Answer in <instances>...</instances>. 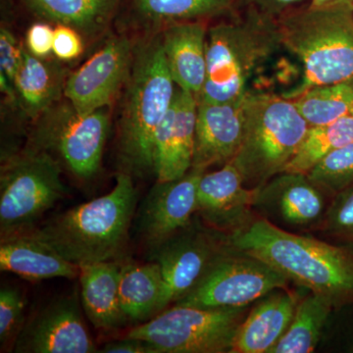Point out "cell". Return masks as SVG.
Wrapping results in <instances>:
<instances>
[{"instance_id": "obj_24", "label": "cell", "mask_w": 353, "mask_h": 353, "mask_svg": "<svg viewBox=\"0 0 353 353\" xmlns=\"http://www.w3.org/2000/svg\"><path fill=\"white\" fill-rule=\"evenodd\" d=\"M34 15L85 34L101 31L113 17L121 0H24Z\"/></svg>"}, {"instance_id": "obj_1", "label": "cell", "mask_w": 353, "mask_h": 353, "mask_svg": "<svg viewBox=\"0 0 353 353\" xmlns=\"http://www.w3.org/2000/svg\"><path fill=\"white\" fill-rule=\"evenodd\" d=\"M228 248L250 255L336 306L353 301V252L289 233L261 218L234 231Z\"/></svg>"}, {"instance_id": "obj_21", "label": "cell", "mask_w": 353, "mask_h": 353, "mask_svg": "<svg viewBox=\"0 0 353 353\" xmlns=\"http://www.w3.org/2000/svg\"><path fill=\"white\" fill-rule=\"evenodd\" d=\"M0 269L34 282L52 278L77 279L81 272L78 265L62 257L32 230L1 239Z\"/></svg>"}, {"instance_id": "obj_12", "label": "cell", "mask_w": 353, "mask_h": 353, "mask_svg": "<svg viewBox=\"0 0 353 353\" xmlns=\"http://www.w3.org/2000/svg\"><path fill=\"white\" fill-rule=\"evenodd\" d=\"M134 50L124 37L109 39L67 78L64 95L77 113L94 112L112 102L129 78Z\"/></svg>"}, {"instance_id": "obj_3", "label": "cell", "mask_w": 353, "mask_h": 353, "mask_svg": "<svg viewBox=\"0 0 353 353\" xmlns=\"http://www.w3.org/2000/svg\"><path fill=\"white\" fill-rule=\"evenodd\" d=\"M167 66L161 37L134 50L119 123L120 160L125 173H154L155 134L176 90Z\"/></svg>"}, {"instance_id": "obj_34", "label": "cell", "mask_w": 353, "mask_h": 353, "mask_svg": "<svg viewBox=\"0 0 353 353\" xmlns=\"http://www.w3.org/2000/svg\"><path fill=\"white\" fill-rule=\"evenodd\" d=\"M83 51V39L80 32L68 26L57 25L54 28L53 53L63 61L76 59Z\"/></svg>"}, {"instance_id": "obj_30", "label": "cell", "mask_w": 353, "mask_h": 353, "mask_svg": "<svg viewBox=\"0 0 353 353\" xmlns=\"http://www.w3.org/2000/svg\"><path fill=\"white\" fill-rule=\"evenodd\" d=\"M323 192L336 196L353 185V141L323 158L307 174Z\"/></svg>"}, {"instance_id": "obj_36", "label": "cell", "mask_w": 353, "mask_h": 353, "mask_svg": "<svg viewBox=\"0 0 353 353\" xmlns=\"http://www.w3.org/2000/svg\"><path fill=\"white\" fill-rule=\"evenodd\" d=\"M303 0H248V7L255 9L259 12L279 19L285 14L294 10L297 4Z\"/></svg>"}, {"instance_id": "obj_22", "label": "cell", "mask_w": 353, "mask_h": 353, "mask_svg": "<svg viewBox=\"0 0 353 353\" xmlns=\"http://www.w3.org/2000/svg\"><path fill=\"white\" fill-rule=\"evenodd\" d=\"M80 269L81 301L88 320L97 329L118 328L127 320L119 297L122 265L116 260L83 265Z\"/></svg>"}, {"instance_id": "obj_17", "label": "cell", "mask_w": 353, "mask_h": 353, "mask_svg": "<svg viewBox=\"0 0 353 353\" xmlns=\"http://www.w3.org/2000/svg\"><path fill=\"white\" fill-rule=\"evenodd\" d=\"M226 103H197L192 169L205 172L236 157L243 131V99Z\"/></svg>"}, {"instance_id": "obj_19", "label": "cell", "mask_w": 353, "mask_h": 353, "mask_svg": "<svg viewBox=\"0 0 353 353\" xmlns=\"http://www.w3.org/2000/svg\"><path fill=\"white\" fill-rule=\"evenodd\" d=\"M299 299L283 289L262 299L241 323L230 353H270L289 328Z\"/></svg>"}, {"instance_id": "obj_9", "label": "cell", "mask_w": 353, "mask_h": 353, "mask_svg": "<svg viewBox=\"0 0 353 353\" xmlns=\"http://www.w3.org/2000/svg\"><path fill=\"white\" fill-rule=\"evenodd\" d=\"M288 280L261 260L223 250L189 294L173 305L199 308L243 307L279 289Z\"/></svg>"}, {"instance_id": "obj_38", "label": "cell", "mask_w": 353, "mask_h": 353, "mask_svg": "<svg viewBox=\"0 0 353 353\" xmlns=\"http://www.w3.org/2000/svg\"><path fill=\"white\" fill-rule=\"evenodd\" d=\"M353 6V0H311V8H330V7Z\"/></svg>"}, {"instance_id": "obj_35", "label": "cell", "mask_w": 353, "mask_h": 353, "mask_svg": "<svg viewBox=\"0 0 353 353\" xmlns=\"http://www.w3.org/2000/svg\"><path fill=\"white\" fill-rule=\"evenodd\" d=\"M54 29L48 23H34L26 34L27 50L34 57L46 58L53 52Z\"/></svg>"}, {"instance_id": "obj_11", "label": "cell", "mask_w": 353, "mask_h": 353, "mask_svg": "<svg viewBox=\"0 0 353 353\" xmlns=\"http://www.w3.org/2000/svg\"><path fill=\"white\" fill-rule=\"evenodd\" d=\"M77 287L68 294L53 299L27 320L15 345L18 353L97 352L81 310Z\"/></svg>"}, {"instance_id": "obj_32", "label": "cell", "mask_w": 353, "mask_h": 353, "mask_svg": "<svg viewBox=\"0 0 353 353\" xmlns=\"http://www.w3.org/2000/svg\"><path fill=\"white\" fill-rule=\"evenodd\" d=\"M321 224L325 233L353 245V185L334 196Z\"/></svg>"}, {"instance_id": "obj_20", "label": "cell", "mask_w": 353, "mask_h": 353, "mask_svg": "<svg viewBox=\"0 0 353 353\" xmlns=\"http://www.w3.org/2000/svg\"><path fill=\"white\" fill-rule=\"evenodd\" d=\"M208 30L201 20L169 25L162 48L174 83L199 99L206 78Z\"/></svg>"}, {"instance_id": "obj_13", "label": "cell", "mask_w": 353, "mask_h": 353, "mask_svg": "<svg viewBox=\"0 0 353 353\" xmlns=\"http://www.w3.org/2000/svg\"><path fill=\"white\" fill-rule=\"evenodd\" d=\"M222 250L214 236L192 225L150 248V259L159 264L163 276L157 314L189 294Z\"/></svg>"}, {"instance_id": "obj_6", "label": "cell", "mask_w": 353, "mask_h": 353, "mask_svg": "<svg viewBox=\"0 0 353 353\" xmlns=\"http://www.w3.org/2000/svg\"><path fill=\"white\" fill-rule=\"evenodd\" d=\"M243 115V138L231 162L246 187L259 188L285 171L309 126L294 101L275 95L248 92Z\"/></svg>"}, {"instance_id": "obj_15", "label": "cell", "mask_w": 353, "mask_h": 353, "mask_svg": "<svg viewBox=\"0 0 353 353\" xmlns=\"http://www.w3.org/2000/svg\"><path fill=\"white\" fill-rule=\"evenodd\" d=\"M259 188H248L232 162L199 179L196 213L216 232L232 233L243 226L250 209L255 206Z\"/></svg>"}, {"instance_id": "obj_23", "label": "cell", "mask_w": 353, "mask_h": 353, "mask_svg": "<svg viewBox=\"0 0 353 353\" xmlns=\"http://www.w3.org/2000/svg\"><path fill=\"white\" fill-rule=\"evenodd\" d=\"M66 81L65 70L59 64L34 57L24 46L14 85L20 106L29 117L36 119L48 112L64 94Z\"/></svg>"}, {"instance_id": "obj_18", "label": "cell", "mask_w": 353, "mask_h": 353, "mask_svg": "<svg viewBox=\"0 0 353 353\" xmlns=\"http://www.w3.org/2000/svg\"><path fill=\"white\" fill-rule=\"evenodd\" d=\"M323 194L305 174L283 172L259 187L255 206L292 226H311L321 223L326 212Z\"/></svg>"}, {"instance_id": "obj_14", "label": "cell", "mask_w": 353, "mask_h": 353, "mask_svg": "<svg viewBox=\"0 0 353 353\" xmlns=\"http://www.w3.org/2000/svg\"><path fill=\"white\" fill-rule=\"evenodd\" d=\"M204 172L190 169L182 178L157 182L139 209L138 232L150 248L161 245L192 225L196 192Z\"/></svg>"}, {"instance_id": "obj_2", "label": "cell", "mask_w": 353, "mask_h": 353, "mask_svg": "<svg viewBox=\"0 0 353 353\" xmlns=\"http://www.w3.org/2000/svg\"><path fill=\"white\" fill-rule=\"evenodd\" d=\"M137 197L132 176L121 172L108 194L54 216L32 231L79 267L116 261L129 243Z\"/></svg>"}, {"instance_id": "obj_8", "label": "cell", "mask_w": 353, "mask_h": 353, "mask_svg": "<svg viewBox=\"0 0 353 353\" xmlns=\"http://www.w3.org/2000/svg\"><path fill=\"white\" fill-rule=\"evenodd\" d=\"M248 306L199 308L173 305L132 329L129 338L148 341L157 353L229 352Z\"/></svg>"}, {"instance_id": "obj_16", "label": "cell", "mask_w": 353, "mask_h": 353, "mask_svg": "<svg viewBox=\"0 0 353 353\" xmlns=\"http://www.w3.org/2000/svg\"><path fill=\"white\" fill-rule=\"evenodd\" d=\"M196 95L178 90L155 134L154 174L157 182L182 178L192 169L197 115Z\"/></svg>"}, {"instance_id": "obj_28", "label": "cell", "mask_w": 353, "mask_h": 353, "mask_svg": "<svg viewBox=\"0 0 353 353\" xmlns=\"http://www.w3.org/2000/svg\"><path fill=\"white\" fill-rule=\"evenodd\" d=\"M294 102L309 127L336 122L352 113L353 77L341 82L309 88Z\"/></svg>"}, {"instance_id": "obj_10", "label": "cell", "mask_w": 353, "mask_h": 353, "mask_svg": "<svg viewBox=\"0 0 353 353\" xmlns=\"http://www.w3.org/2000/svg\"><path fill=\"white\" fill-rule=\"evenodd\" d=\"M108 132L104 108L79 114L71 106L41 121L30 145L57 153L76 178L90 180L101 169Z\"/></svg>"}, {"instance_id": "obj_33", "label": "cell", "mask_w": 353, "mask_h": 353, "mask_svg": "<svg viewBox=\"0 0 353 353\" xmlns=\"http://www.w3.org/2000/svg\"><path fill=\"white\" fill-rule=\"evenodd\" d=\"M23 48L24 46L18 43L12 32L2 27L0 30V72L13 83L22 63Z\"/></svg>"}, {"instance_id": "obj_31", "label": "cell", "mask_w": 353, "mask_h": 353, "mask_svg": "<svg viewBox=\"0 0 353 353\" xmlns=\"http://www.w3.org/2000/svg\"><path fill=\"white\" fill-rule=\"evenodd\" d=\"M26 301L19 290L2 287L0 290V343L2 352L14 350L16 341L24 328Z\"/></svg>"}, {"instance_id": "obj_37", "label": "cell", "mask_w": 353, "mask_h": 353, "mask_svg": "<svg viewBox=\"0 0 353 353\" xmlns=\"http://www.w3.org/2000/svg\"><path fill=\"white\" fill-rule=\"evenodd\" d=\"M101 352L106 353H157L155 348L148 341L125 336L104 345Z\"/></svg>"}, {"instance_id": "obj_5", "label": "cell", "mask_w": 353, "mask_h": 353, "mask_svg": "<svg viewBox=\"0 0 353 353\" xmlns=\"http://www.w3.org/2000/svg\"><path fill=\"white\" fill-rule=\"evenodd\" d=\"M277 21L283 48L303 69V81L290 99L309 88L353 77V6H308Z\"/></svg>"}, {"instance_id": "obj_4", "label": "cell", "mask_w": 353, "mask_h": 353, "mask_svg": "<svg viewBox=\"0 0 353 353\" xmlns=\"http://www.w3.org/2000/svg\"><path fill=\"white\" fill-rule=\"evenodd\" d=\"M283 48L277 19L248 7L245 15L211 27L206 39V78L197 101L243 99L256 70Z\"/></svg>"}, {"instance_id": "obj_26", "label": "cell", "mask_w": 353, "mask_h": 353, "mask_svg": "<svg viewBox=\"0 0 353 353\" xmlns=\"http://www.w3.org/2000/svg\"><path fill=\"white\" fill-rule=\"evenodd\" d=\"M334 304L323 294L311 292L297 303L294 317L284 336L270 353L314 352Z\"/></svg>"}, {"instance_id": "obj_27", "label": "cell", "mask_w": 353, "mask_h": 353, "mask_svg": "<svg viewBox=\"0 0 353 353\" xmlns=\"http://www.w3.org/2000/svg\"><path fill=\"white\" fill-rule=\"evenodd\" d=\"M352 141V114L331 124L309 127L284 172L307 175L323 158Z\"/></svg>"}, {"instance_id": "obj_29", "label": "cell", "mask_w": 353, "mask_h": 353, "mask_svg": "<svg viewBox=\"0 0 353 353\" xmlns=\"http://www.w3.org/2000/svg\"><path fill=\"white\" fill-rule=\"evenodd\" d=\"M233 0H132L134 10L157 24L197 21L229 10Z\"/></svg>"}, {"instance_id": "obj_25", "label": "cell", "mask_w": 353, "mask_h": 353, "mask_svg": "<svg viewBox=\"0 0 353 353\" xmlns=\"http://www.w3.org/2000/svg\"><path fill=\"white\" fill-rule=\"evenodd\" d=\"M162 290L163 276L157 262L122 266L119 297L127 319L143 322L157 314Z\"/></svg>"}, {"instance_id": "obj_7", "label": "cell", "mask_w": 353, "mask_h": 353, "mask_svg": "<svg viewBox=\"0 0 353 353\" xmlns=\"http://www.w3.org/2000/svg\"><path fill=\"white\" fill-rule=\"evenodd\" d=\"M61 174L57 158L32 145L6 160L0 176L1 239L34 229L67 196Z\"/></svg>"}, {"instance_id": "obj_39", "label": "cell", "mask_w": 353, "mask_h": 353, "mask_svg": "<svg viewBox=\"0 0 353 353\" xmlns=\"http://www.w3.org/2000/svg\"><path fill=\"white\" fill-rule=\"evenodd\" d=\"M350 114H352V116L353 117V109H352V113H350Z\"/></svg>"}]
</instances>
